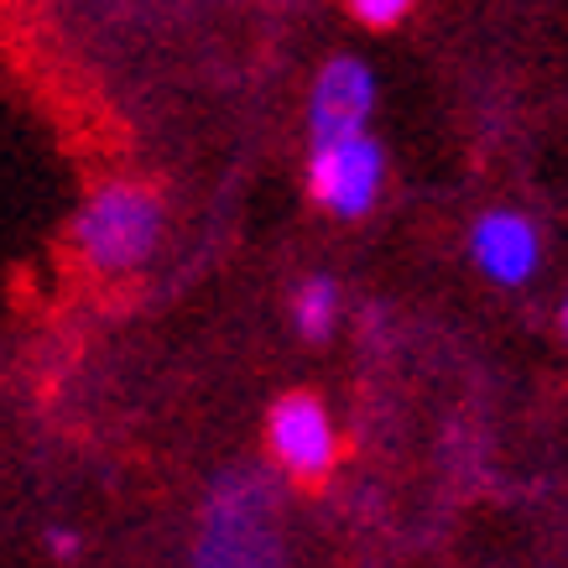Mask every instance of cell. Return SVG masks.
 I'll return each mask as SVG.
<instances>
[{
    "label": "cell",
    "instance_id": "cell-3",
    "mask_svg": "<svg viewBox=\"0 0 568 568\" xmlns=\"http://www.w3.org/2000/svg\"><path fill=\"white\" fill-rule=\"evenodd\" d=\"M386 193V146L365 131L313 136L308 146V199L334 220H365Z\"/></svg>",
    "mask_w": 568,
    "mask_h": 568
},
{
    "label": "cell",
    "instance_id": "cell-8",
    "mask_svg": "<svg viewBox=\"0 0 568 568\" xmlns=\"http://www.w3.org/2000/svg\"><path fill=\"white\" fill-rule=\"evenodd\" d=\"M349 17L361 21V27H371V32H392L396 21L413 17L417 0H345Z\"/></svg>",
    "mask_w": 568,
    "mask_h": 568
},
{
    "label": "cell",
    "instance_id": "cell-9",
    "mask_svg": "<svg viewBox=\"0 0 568 568\" xmlns=\"http://www.w3.org/2000/svg\"><path fill=\"white\" fill-rule=\"evenodd\" d=\"M48 552H52V558H63V564H73V558L84 552V537L73 532V527H52V532H48Z\"/></svg>",
    "mask_w": 568,
    "mask_h": 568
},
{
    "label": "cell",
    "instance_id": "cell-5",
    "mask_svg": "<svg viewBox=\"0 0 568 568\" xmlns=\"http://www.w3.org/2000/svg\"><path fill=\"white\" fill-rule=\"evenodd\" d=\"M465 251H469V266H475L490 287H506V293L537 282L542 256H548L537 220L521 214V209H485L480 220L469 224Z\"/></svg>",
    "mask_w": 568,
    "mask_h": 568
},
{
    "label": "cell",
    "instance_id": "cell-7",
    "mask_svg": "<svg viewBox=\"0 0 568 568\" xmlns=\"http://www.w3.org/2000/svg\"><path fill=\"white\" fill-rule=\"evenodd\" d=\"M339 313H345V293H339V282L334 276H303L293 293V324L297 334L308 339V345H324L328 334L339 328Z\"/></svg>",
    "mask_w": 568,
    "mask_h": 568
},
{
    "label": "cell",
    "instance_id": "cell-4",
    "mask_svg": "<svg viewBox=\"0 0 568 568\" xmlns=\"http://www.w3.org/2000/svg\"><path fill=\"white\" fill-rule=\"evenodd\" d=\"M266 454L293 485H318L339 465V428L334 413L313 392H287L266 413Z\"/></svg>",
    "mask_w": 568,
    "mask_h": 568
},
{
    "label": "cell",
    "instance_id": "cell-6",
    "mask_svg": "<svg viewBox=\"0 0 568 568\" xmlns=\"http://www.w3.org/2000/svg\"><path fill=\"white\" fill-rule=\"evenodd\" d=\"M376 69L355 52H334L324 69L313 73L308 89V136H345L365 131L376 115Z\"/></svg>",
    "mask_w": 568,
    "mask_h": 568
},
{
    "label": "cell",
    "instance_id": "cell-2",
    "mask_svg": "<svg viewBox=\"0 0 568 568\" xmlns=\"http://www.w3.org/2000/svg\"><path fill=\"white\" fill-rule=\"evenodd\" d=\"M199 564H272L276 558V490L261 475H230L220 480L214 500L204 511L199 542H193Z\"/></svg>",
    "mask_w": 568,
    "mask_h": 568
},
{
    "label": "cell",
    "instance_id": "cell-1",
    "mask_svg": "<svg viewBox=\"0 0 568 568\" xmlns=\"http://www.w3.org/2000/svg\"><path fill=\"white\" fill-rule=\"evenodd\" d=\"M162 230H168L162 199H156L146 183L115 178V183H100V189L79 204V214H73V224H69V241L89 272L131 276L156 256Z\"/></svg>",
    "mask_w": 568,
    "mask_h": 568
}]
</instances>
